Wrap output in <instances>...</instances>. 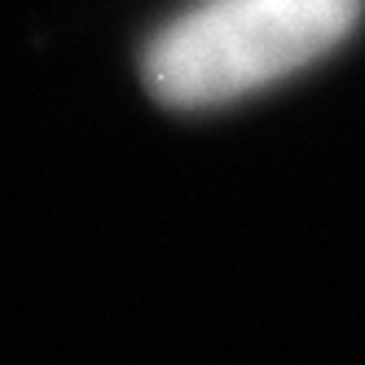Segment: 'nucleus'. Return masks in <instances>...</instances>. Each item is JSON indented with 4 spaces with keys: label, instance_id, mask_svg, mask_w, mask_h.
I'll return each instance as SVG.
<instances>
[{
    "label": "nucleus",
    "instance_id": "1",
    "mask_svg": "<svg viewBox=\"0 0 365 365\" xmlns=\"http://www.w3.org/2000/svg\"><path fill=\"white\" fill-rule=\"evenodd\" d=\"M361 0H207L145 48V80L168 106H225L344 44Z\"/></svg>",
    "mask_w": 365,
    "mask_h": 365
}]
</instances>
